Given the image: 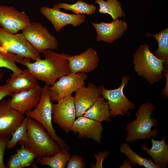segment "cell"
<instances>
[{"label":"cell","instance_id":"6da1fadb","mask_svg":"<svg viewBox=\"0 0 168 168\" xmlns=\"http://www.w3.org/2000/svg\"><path fill=\"white\" fill-rule=\"evenodd\" d=\"M44 58H39L34 62L30 59L24 58L19 63L26 67L37 80L52 86L57 79L70 73L67 54H59L47 49L42 53Z\"/></svg>","mask_w":168,"mask_h":168},{"label":"cell","instance_id":"7a4b0ae2","mask_svg":"<svg viewBox=\"0 0 168 168\" xmlns=\"http://www.w3.org/2000/svg\"><path fill=\"white\" fill-rule=\"evenodd\" d=\"M26 118L27 138L18 143L33 153L37 163H40L43 156H52L59 152L60 147L43 127L35 120Z\"/></svg>","mask_w":168,"mask_h":168},{"label":"cell","instance_id":"3957f363","mask_svg":"<svg viewBox=\"0 0 168 168\" xmlns=\"http://www.w3.org/2000/svg\"><path fill=\"white\" fill-rule=\"evenodd\" d=\"M155 105L151 102H145L139 106L136 113V119L126 126L127 135L125 140L127 142L142 139L155 138L158 135L157 128L152 130V127L158 125L157 119L151 117Z\"/></svg>","mask_w":168,"mask_h":168},{"label":"cell","instance_id":"277c9868","mask_svg":"<svg viewBox=\"0 0 168 168\" xmlns=\"http://www.w3.org/2000/svg\"><path fill=\"white\" fill-rule=\"evenodd\" d=\"M134 69L140 77L152 84L164 76L162 61L150 51L148 44L141 45L133 54Z\"/></svg>","mask_w":168,"mask_h":168},{"label":"cell","instance_id":"5b68a950","mask_svg":"<svg viewBox=\"0 0 168 168\" xmlns=\"http://www.w3.org/2000/svg\"><path fill=\"white\" fill-rule=\"evenodd\" d=\"M50 86L45 84L42 87L40 101L37 105L31 111L26 113V117L34 119L39 123L55 141L61 149H68V147L63 139L56 134L52 123V106L50 97Z\"/></svg>","mask_w":168,"mask_h":168},{"label":"cell","instance_id":"8992f818","mask_svg":"<svg viewBox=\"0 0 168 168\" xmlns=\"http://www.w3.org/2000/svg\"><path fill=\"white\" fill-rule=\"evenodd\" d=\"M0 46L8 52L35 61L40 58L39 52L26 39L23 33H10L0 26Z\"/></svg>","mask_w":168,"mask_h":168},{"label":"cell","instance_id":"52a82bcc","mask_svg":"<svg viewBox=\"0 0 168 168\" xmlns=\"http://www.w3.org/2000/svg\"><path fill=\"white\" fill-rule=\"evenodd\" d=\"M129 79L127 75L122 76L120 85L114 89H107L103 86H100L101 96L109 104L111 117H115L118 115H130L128 110L135 109L134 104L125 96L123 92L124 88Z\"/></svg>","mask_w":168,"mask_h":168},{"label":"cell","instance_id":"ba28073f","mask_svg":"<svg viewBox=\"0 0 168 168\" xmlns=\"http://www.w3.org/2000/svg\"><path fill=\"white\" fill-rule=\"evenodd\" d=\"M22 31L26 39L40 53L47 49L55 50L58 47L57 39L40 22H31Z\"/></svg>","mask_w":168,"mask_h":168},{"label":"cell","instance_id":"9c48e42d","mask_svg":"<svg viewBox=\"0 0 168 168\" xmlns=\"http://www.w3.org/2000/svg\"><path fill=\"white\" fill-rule=\"evenodd\" d=\"M88 76L86 73H70L59 78L50 86V97L52 102L57 101L66 96L71 95L81 87L85 86Z\"/></svg>","mask_w":168,"mask_h":168},{"label":"cell","instance_id":"30bf717a","mask_svg":"<svg viewBox=\"0 0 168 168\" xmlns=\"http://www.w3.org/2000/svg\"><path fill=\"white\" fill-rule=\"evenodd\" d=\"M76 117L74 97L72 95L64 97L57 101V103L53 104L52 120L65 132L71 131Z\"/></svg>","mask_w":168,"mask_h":168},{"label":"cell","instance_id":"8fae6325","mask_svg":"<svg viewBox=\"0 0 168 168\" xmlns=\"http://www.w3.org/2000/svg\"><path fill=\"white\" fill-rule=\"evenodd\" d=\"M31 22L25 12L19 11L13 6H0V26L6 31L17 33Z\"/></svg>","mask_w":168,"mask_h":168},{"label":"cell","instance_id":"7c38bea8","mask_svg":"<svg viewBox=\"0 0 168 168\" xmlns=\"http://www.w3.org/2000/svg\"><path fill=\"white\" fill-rule=\"evenodd\" d=\"M42 87L40 85L32 88L11 94L7 100L9 106L24 115L38 105Z\"/></svg>","mask_w":168,"mask_h":168},{"label":"cell","instance_id":"4fadbf2b","mask_svg":"<svg viewBox=\"0 0 168 168\" xmlns=\"http://www.w3.org/2000/svg\"><path fill=\"white\" fill-rule=\"evenodd\" d=\"M40 12L53 25L55 31L59 32L63 27L71 25L76 27L83 23L86 18L84 15L69 14L64 12L54 4L53 8L42 6Z\"/></svg>","mask_w":168,"mask_h":168},{"label":"cell","instance_id":"5bb4252c","mask_svg":"<svg viewBox=\"0 0 168 168\" xmlns=\"http://www.w3.org/2000/svg\"><path fill=\"white\" fill-rule=\"evenodd\" d=\"M66 59L72 73L92 72L97 67L99 61L97 52L90 47L79 54L71 56L68 54Z\"/></svg>","mask_w":168,"mask_h":168},{"label":"cell","instance_id":"9a60e30c","mask_svg":"<svg viewBox=\"0 0 168 168\" xmlns=\"http://www.w3.org/2000/svg\"><path fill=\"white\" fill-rule=\"evenodd\" d=\"M23 115L11 107L7 101L0 102V136L11 137L24 119Z\"/></svg>","mask_w":168,"mask_h":168},{"label":"cell","instance_id":"2e32d148","mask_svg":"<svg viewBox=\"0 0 168 168\" xmlns=\"http://www.w3.org/2000/svg\"><path fill=\"white\" fill-rule=\"evenodd\" d=\"M91 22L96 33V40L104 41L108 44H112L120 38L128 28L125 21L122 20L117 19L110 23Z\"/></svg>","mask_w":168,"mask_h":168},{"label":"cell","instance_id":"e0dca14e","mask_svg":"<svg viewBox=\"0 0 168 168\" xmlns=\"http://www.w3.org/2000/svg\"><path fill=\"white\" fill-rule=\"evenodd\" d=\"M74 97L77 117L83 116L85 112L101 96L100 86L91 83L87 87L82 86L75 91Z\"/></svg>","mask_w":168,"mask_h":168},{"label":"cell","instance_id":"ac0fdd59","mask_svg":"<svg viewBox=\"0 0 168 168\" xmlns=\"http://www.w3.org/2000/svg\"><path fill=\"white\" fill-rule=\"evenodd\" d=\"M104 129L102 124L83 116L77 117L73 122L71 131L78 133V137L93 140L98 144L101 142Z\"/></svg>","mask_w":168,"mask_h":168},{"label":"cell","instance_id":"d6986e66","mask_svg":"<svg viewBox=\"0 0 168 168\" xmlns=\"http://www.w3.org/2000/svg\"><path fill=\"white\" fill-rule=\"evenodd\" d=\"M6 83L10 95L32 88L39 84L37 80L27 68L17 73H11Z\"/></svg>","mask_w":168,"mask_h":168},{"label":"cell","instance_id":"ffe728a7","mask_svg":"<svg viewBox=\"0 0 168 168\" xmlns=\"http://www.w3.org/2000/svg\"><path fill=\"white\" fill-rule=\"evenodd\" d=\"M152 147L149 149L144 143L142 144L141 148L142 150L149 155L158 168H165L168 162V145L165 141L164 135L161 141L150 138Z\"/></svg>","mask_w":168,"mask_h":168},{"label":"cell","instance_id":"44dd1931","mask_svg":"<svg viewBox=\"0 0 168 168\" xmlns=\"http://www.w3.org/2000/svg\"><path fill=\"white\" fill-rule=\"evenodd\" d=\"M83 116L100 122H110L111 112L107 101L101 96Z\"/></svg>","mask_w":168,"mask_h":168},{"label":"cell","instance_id":"7402d4cb","mask_svg":"<svg viewBox=\"0 0 168 168\" xmlns=\"http://www.w3.org/2000/svg\"><path fill=\"white\" fill-rule=\"evenodd\" d=\"M147 36H152L156 40L158 44L157 49L152 53L162 61L164 74L166 78L168 75V29L166 28L155 35L149 33L145 34Z\"/></svg>","mask_w":168,"mask_h":168},{"label":"cell","instance_id":"603a6c76","mask_svg":"<svg viewBox=\"0 0 168 168\" xmlns=\"http://www.w3.org/2000/svg\"><path fill=\"white\" fill-rule=\"evenodd\" d=\"M95 3L99 5V13L110 15L113 21L118 19L119 17L125 16L121 3L118 0H95Z\"/></svg>","mask_w":168,"mask_h":168},{"label":"cell","instance_id":"cb8c5ba5","mask_svg":"<svg viewBox=\"0 0 168 168\" xmlns=\"http://www.w3.org/2000/svg\"><path fill=\"white\" fill-rule=\"evenodd\" d=\"M120 151L127 157L132 165L134 167H136V165H138L140 166H143L146 168H158L152 159H147L138 155L131 149L126 142L121 144Z\"/></svg>","mask_w":168,"mask_h":168},{"label":"cell","instance_id":"d4e9b609","mask_svg":"<svg viewBox=\"0 0 168 168\" xmlns=\"http://www.w3.org/2000/svg\"><path fill=\"white\" fill-rule=\"evenodd\" d=\"M59 8L70 10L76 15H92L96 12V8L94 4H90L82 0H78L72 4L59 3L56 4Z\"/></svg>","mask_w":168,"mask_h":168},{"label":"cell","instance_id":"484cf974","mask_svg":"<svg viewBox=\"0 0 168 168\" xmlns=\"http://www.w3.org/2000/svg\"><path fill=\"white\" fill-rule=\"evenodd\" d=\"M71 157L68 149H61L57 154L52 156H43L40 163L52 168H65Z\"/></svg>","mask_w":168,"mask_h":168},{"label":"cell","instance_id":"4316f807","mask_svg":"<svg viewBox=\"0 0 168 168\" xmlns=\"http://www.w3.org/2000/svg\"><path fill=\"white\" fill-rule=\"evenodd\" d=\"M23 58L8 52L3 47L0 46V67L5 68L9 69L13 73H17L22 70L16 65Z\"/></svg>","mask_w":168,"mask_h":168},{"label":"cell","instance_id":"83f0119b","mask_svg":"<svg viewBox=\"0 0 168 168\" xmlns=\"http://www.w3.org/2000/svg\"><path fill=\"white\" fill-rule=\"evenodd\" d=\"M27 123L25 117L21 124L12 135L11 138L7 144V147L10 149L13 148L20 141H25L27 138Z\"/></svg>","mask_w":168,"mask_h":168},{"label":"cell","instance_id":"f1b7e54d","mask_svg":"<svg viewBox=\"0 0 168 168\" xmlns=\"http://www.w3.org/2000/svg\"><path fill=\"white\" fill-rule=\"evenodd\" d=\"M21 147L16 150V153L26 167L31 165L35 159L34 154L26 148L21 145Z\"/></svg>","mask_w":168,"mask_h":168},{"label":"cell","instance_id":"f546056e","mask_svg":"<svg viewBox=\"0 0 168 168\" xmlns=\"http://www.w3.org/2000/svg\"><path fill=\"white\" fill-rule=\"evenodd\" d=\"M66 166L67 168H85L86 164L81 156L75 154L70 157Z\"/></svg>","mask_w":168,"mask_h":168},{"label":"cell","instance_id":"4dcf8cb0","mask_svg":"<svg viewBox=\"0 0 168 168\" xmlns=\"http://www.w3.org/2000/svg\"><path fill=\"white\" fill-rule=\"evenodd\" d=\"M110 154V152L106 151L104 152H99L94 155V157L96 159L95 164H91V168H102V163L104 159L106 158Z\"/></svg>","mask_w":168,"mask_h":168},{"label":"cell","instance_id":"1f68e13d","mask_svg":"<svg viewBox=\"0 0 168 168\" xmlns=\"http://www.w3.org/2000/svg\"><path fill=\"white\" fill-rule=\"evenodd\" d=\"M26 167L16 153L11 156L7 163V168H23Z\"/></svg>","mask_w":168,"mask_h":168},{"label":"cell","instance_id":"d6a6232c","mask_svg":"<svg viewBox=\"0 0 168 168\" xmlns=\"http://www.w3.org/2000/svg\"><path fill=\"white\" fill-rule=\"evenodd\" d=\"M11 137L4 138L0 136V168H6L3 161L4 155L8 141Z\"/></svg>","mask_w":168,"mask_h":168},{"label":"cell","instance_id":"836d02e7","mask_svg":"<svg viewBox=\"0 0 168 168\" xmlns=\"http://www.w3.org/2000/svg\"><path fill=\"white\" fill-rule=\"evenodd\" d=\"M5 72V70H0V82L4 75ZM9 95H10V94L6 85H1L0 84V102L4 97Z\"/></svg>","mask_w":168,"mask_h":168},{"label":"cell","instance_id":"e575fe53","mask_svg":"<svg viewBox=\"0 0 168 168\" xmlns=\"http://www.w3.org/2000/svg\"><path fill=\"white\" fill-rule=\"evenodd\" d=\"M131 163L129 160H126L123 164L119 168H132Z\"/></svg>","mask_w":168,"mask_h":168}]
</instances>
